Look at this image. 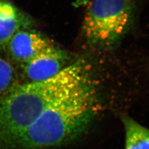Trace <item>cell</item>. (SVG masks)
Wrapping results in <instances>:
<instances>
[{
  "instance_id": "obj_1",
  "label": "cell",
  "mask_w": 149,
  "mask_h": 149,
  "mask_svg": "<svg viewBox=\"0 0 149 149\" xmlns=\"http://www.w3.org/2000/svg\"><path fill=\"white\" fill-rule=\"evenodd\" d=\"M99 100L98 85L93 73L0 149H49L66 144L91 123L99 109Z\"/></svg>"
},
{
  "instance_id": "obj_2",
  "label": "cell",
  "mask_w": 149,
  "mask_h": 149,
  "mask_svg": "<svg viewBox=\"0 0 149 149\" xmlns=\"http://www.w3.org/2000/svg\"><path fill=\"white\" fill-rule=\"evenodd\" d=\"M95 73L81 57L47 80L17 85L0 96V146L22 132L55 102Z\"/></svg>"
},
{
  "instance_id": "obj_3",
  "label": "cell",
  "mask_w": 149,
  "mask_h": 149,
  "mask_svg": "<svg viewBox=\"0 0 149 149\" xmlns=\"http://www.w3.org/2000/svg\"><path fill=\"white\" fill-rule=\"evenodd\" d=\"M136 9V0H90L82 24L86 41L100 48L113 46L131 27Z\"/></svg>"
},
{
  "instance_id": "obj_4",
  "label": "cell",
  "mask_w": 149,
  "mask_h": 149,
  "mask_svg": "<svg viewBox=\"0 0 149 149\" xmlns=\"http://www.w3.org/2000/svg\"><path fill=\"white\" fill-rule=\"evenodd\" d=\"M55 47L52 40L29 28L16 32L9 40L5 51L13 61L22 65Z\"/></svg>"
},
{
  "instance_id": "obj_5",
  "label": "cell",
  "mask_w": 149,
  "mask_h": 149,
  "mask_svg": "<svg viewBox=\"0 0 149 149\" xmlns=\"http://www.w3.org/2000/svg\"><path fill=\"white\" fill-rule=\"evenodd\" d=\"M70 57L65 51L57 47L21 65L28 82L39 81L52 78L66 67Z\"/></svg>"
},
{
  "instance_id": "obj_6",
  "label": "cell",
  "mask_w": 149,
  "mask_h": 149,
  "mask_svg": "<svg viewBox=\"0 0 149 149\" xmlns=\"http://www.w3.org/2000/svg\"><path fill=\"white\" fill-rule=\"evenodd\" d=\"M29 19L10 3L0 0V50H5L6 46L16 32L29 29Z\"/></svg>"
},
{
  "instance_id": "obj_7",
  "label": "cell",
  "mask_w": 149,
  "mask_h": 149,
  "mask_svg": "<svg viewBox=\"0 0 149 149\" xmlns=\"http://www.w3.org/2000/svg\"><path fill=\"white\" fill-rule=\"evenodd\" d=\"M125 149H149V129L128 116L123 118Z\"/></svg>"
},
{
  "instance_id": "obj_8",
  "label": "cell",
  "mask_w": 149,
  "mask_h": 149,
  "mask_svg": "<svg viewBox=\"0 0 149 149\" xmlns=\"http://www.w3.org/2000/svg\"><path fill=\"white\" fill-rule=\"evenodd\" d=\"M18 85L17 74L13 65L0 57V96Z\"/></svg>"
}]
</instances>
